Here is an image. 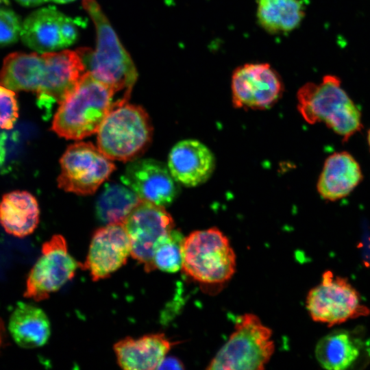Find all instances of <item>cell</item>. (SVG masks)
Segmentation results:
<instances>
[{
    "instance_id": "cell-1",
    "label": "cell",
    "mask_w": 370,
    "mask_h": 370,
    "mask_svg": "<svg viewBox=\"0 0 370 370\" xmlns=\"http://www.w3.org/2000/svg\"><path fill=\"white\" fill-rule=\"evenodd\" d=\"M82 5L97 32L95 51L88 48L77 51L86 71L111 89L114 95L121 93L123 99L127 102L138 77L134 62L96 0H83Z\"/></svg>"
},
{
    "instance_id": "cell-2",
    "label": "cell",
    "mask_w": 370,
    "mask_h": 370,
    "mask_svg": "<svg viewBox=\"0 0 370 370\" xmlns=\"http://www.w3.org/2000/svg\"><path fill=\"white\" fill-rule=\"evenodd\" d=\"M114 92L86 71L58 103L51 130L66 139L82 140L97 132L115 106Z\"/></svg>"
},
{
    "instance_id": "cell-3",
    "label": "cell",
    "mask_w": 370,
    "mask_h": 370,
    "mask_svg": "<svg viewBox=\"0 0 370 370\" xmlns=\"http://www.w3.org/2000/svg\"><path fill=\"white\" fill-rule=\"evenodd\" d=\"M297 99L298 111L307 123H325L343 142L362 129L360 111L336 75H326L319 83L305 84L298 90Z\"/></svg>"
},
{
    "instance_id": "cell-4",
    "label": "cell",
    "mask_w": 370,
    "mask_h": 370,
    "mask_svg": "<svg viewBox=\"0 0 370 370\" xmlns=\"http://www.w3.org/2000/svg\"><path fill=\"white\" fill-rule=\"evenodd\" d=\"M97 133V147L108 158L130 162L149 146L153 127L145 109L126 102L112 108Z\"/></svg>"
},
{
    "instance_id": "cell-5",
    "label": "cell",
    "mask_w": 370,
    "mask_h": 370,
    "mask_svg": "<svg viewBox=\"0 0 370 370\" xmlns=\"http://www.w3.org/2000/svg\"><path fill=\"white\" fill-rule=\"evenodd\" d=\"M236 258L228 238L218 228L196 230L184 237L182 267L194 280L222 284L236 271Z\"/></svg>"
},
{
    "instance_id": "cell-6",
    "label": "cell",
    "mask_w": 370,
    "mask_h": 370,
    "mask_svg": "<svg viewBox=\"0 0 370 370\" xmlns=\"http://www.w3.org/2000/svg\"><path fill=\"white\" fill-rule=\"evenodd\" d=\"M275 350L272 331L254 314L240 316L234 332L208 364L210 370H262Z\"/></svg>"
},
{
    "instance_id": "cell-7",
    "label": "cell",
    "mask_w": 370,
    "mask_h": 370,
    "mask_svg": "<svg viewBox=\"0 0 370 370\" xmlns=\"http://www.w3.org/2000/svg\"><path fill=\"white\" fill-rule=\"evenodd\" d=\"M306 306L312 320L328 326L370 314L348 280L331 271H325L320 283L310 290Z\"/></svg>"
},
{
    "instance_id": "cell-8",
    "label": "cell",
    "mask_w": 370,
    "mask_h": 370,
    "mask_svg": "<svg viewBox=\"0 0 370 370\" xmlns=\"http://www.w3.org/2000/svg\"><path fill=\"white\" fill-rule=\"evenodd\" d=\"M0 84L12 90L34 92L42 102L54 100L60 88L58 68L49 53L9 54L3 60Z\"/></svg>"
},
{
    "instance_id": "cell-9",
    "label": "cell",
    "mask_w": 370,
    "mask_h": 370,
    "mask_svg": "<svg viewBox=\"0 0 370 370\" xmlns=\"http://www.w3.org/2000/svg\"><path fill=\"white\" fill-rule=\"evenodd\" d=\"M60 164L58 187L79 195L93 194L116 169L98 147L86 142L69 146Z\"/></svg>"
},
{
    "instance_id": "cell-10",
    "label": "cell",
    "mask_w": 370,
    "mask_h": 370,
    "mask_svg": "<svg viewBox=\"0 0 370 370\" xmlns=\"http://www.w3.org/2000/svg\"><path fill=\"white\" fill-rule=\"evenodd\" d=\"M80 266L69 252L64 236L53 235L42 245L41 255L28 275L24 297L36 301L49 298L74 277Z\"/></svg>"
},
{
    "instance_id": "cell-11",
    "label": "cell",
    "mask_w": 370,
    "mask_h": 370,
    "mask_svg": "<svg viewBox=\"0 0 370 370\" xmlns=\"http://www.w3.org/2000/svg\"><path fill=\"white\" fill-rule=\"evenodd\" d=\"M123 225L130 238L132 257L143 264L145 271H154V249L175 229L171 214L163 206L141 200Z\"/></svg>"
},
{
    "instance_id": "cell-12",
    "label": "cell",
    "mask_w": 370,
    "mask_h": 370,
    "mask_svg": "<svg viewBox=\"0 0 370 370\" xmlns=\"http://www.w3.org/2000/svg\"><path fill=\"white\" fill-rule=\"evenodd\" d=\"M84 21L66 16L54 6L38 9L26 17L20 36L30 49L39 53L53 52L72 45Z\"/></svg>"
},
{
    "instance_id": "cell-13",
    "label": "cell",
    "mask_w": 370,
    "mask_h": 370,
    "mask_svg": "<svg viewBox=\"0 0 370 370\" xmlns=\"http://www.w3.org/2000/svg\"><path fill=\"white\" fill-rule=\"evenodd\" d=\"M231 88L234 107L264 110L278 101L283 84L269 64L247 63L234 71Z\"/></svg>"
},
{
    "instance_id": "cell-14",
    "label": "cell",
    "mask_w": 370,
    "mask_h": 370,
    "mask_svg": "<svg viewBox=\"0 0 370 370\" xmlns=\"http://www.w3.org/2000/svg\"><path fill=\"white\" fill-rule=\"evenodd\" d=\"M121 180L143 201L165 207L178 195V182L163 162L137 158L129 162Z\"/></svg>"
},
{
    "instance_id": "cell-15",
    "label": "cell",
    "mask_w": 370,
    "mask_h": 370,
    "mask_svg": "<svg viewBox=\"0 0 370 370\" xmlns=\"http://www.w3.org/2000/svg\"><path fill=\"white\" fill-rule=\"evenodd\" d=\"M131 255V245L123 223H108L93 234L83 269L93 281L110 276L123 267Z\"/></svg>"
},
{
    "instance_id": "cell-16",
    "label": "cell",
    "mask_w": 370,
    "mask_h": 370,
    "mask_svg": "<svg viewBox=\"0 0 370 370\" xmlns=\"http://www.w3.org/2000/svg\"><path fill=\"white\" fill-rule=\"evenodd\" d=\"M215 166L214 157L204 144L194 139L183 140L171 149L168 167L178 182L187 187L204 183Z\"/></svg>"
},
{
    "instance_id": "cell-17",
    "label": "cell",
    "mask_w": 370,
    "mask_h": 370,
    "mask_svg": "<svg viewBox=\"0 0 370 370\" xmlns=\"http://www.w3.org/2000/svg\"><path fill=\"white\" fill-rule=\"evenodd\" d=\"M175 343L162 333H153L124 338L114 345L113 349L122 369L151 370L157 369Z\"/></svg>"
},
{
    "instance_id": "cell-18",
    "label": "cell",
    "mask_w": 370,
    "mask_h": 370,
    "mask_svg": "<svg viewBox=\"0 0 370 370\" xmlns=\"http://www.w3.org/2000/svg\"><path fill=\"white\" fill-rule=\"evenodd\" d=\"M362 173L357 160L347 151L329 156L317 183L322 199L334 201L347 197L360 183Z\"/></svg>"
},
{
    "instance_id": "cell-19",
    "label": "cell",
    "mask_w": 370,
    "mask_h": 370,
    "mask_svg": "<svg viewBox=\"0 0 370 370\" xmlns=\"http://www.w3.org/2000/svg\"><path fill=\"white\" fill-rule=\"evenodd\" d=\"M365 341L355 332L338 330L317 343L315 357L319 365L329 370H345L354 367L365 353L370 354Z\"/></svg>"
},
{
    "instance_id": "cell-20",
    "label": "cell",
    "mask_w": 370,
    "mask_h": 370,
    "mask_svg": "<svg viewBox=\"0 0 370 370\" xmlns=\"http://www.w3.org/2000/svg\"><path fill=\"white\" fill-rule=\"evenodd\" d=\"M9 332L14 342L25 349L43 346L51 334V325L45 312L39 307L19 301L12 312Z\"/></svg>"
},
{
    "instance_id": "cell-21",
    "label": "cell",
    "mask_w": 370,
    "mask_h": 370,
    "mask_svg": "<svg viewBox=\"0 0 370 370\" xmlns=\"http://www.w3.org/2000/svg\"><path fill=\"white\" fill-rule=\"evenodd\" d=\"M36 199L29 192L15 190L4 195L0 202V223L5 231L16 237L32 234L39 223Z\"/></svg>"
},
{
    "instance_id": "cell-22",
    "label": "cell",
    "mask_w": 370,
    "mask_h": 370,
    "mask_svg": "<svg viewBox=\"0 0 370 370\" xmlns=\"http://www.w3.org/2000/svg\"><path fill=\"white\" fill-rule=\"evenodd\" d=\"M305 9L302 0H257L256 16L266 32L286 34L299 27Z\"/></svg>"
},
{
    "instance_id": "cell-23",
    "label": "cell",
    "mask_w": 370,
    "mask_h": 370,
    "mask_svg": "<svg viewBox=\"0 0 370 370\" xmlns=\"http://www.w3.org/2000/svg\"><path fill=\"white\" fill-rule=\"evenodd\" d=\"M140 201L138 195L125 184L108 183L97 199L96 216L106 224L123 223Z\"/></svg>"
},
{
    "instance_id": "cell-24",
    "label": "cell",
    "mask_w": 370,
    "mask_h": 370,
    "mask_svg": "<svg viewBox=\"0 0 370 370\" xmlns=\"http://www.w3.org/2000/svg\"><path fill=\"white\" fill-rule=\"evenodd\" d=\"M184 237L174 229L156 246L153 263L155 269L176 273L182 267V245Z\"/></svg>"
},
{
    "instance_id": "cell-25",
    "label": "cell",
    "mask_w": 370,
    "mask_h": 370,
    "mask_svg": "<svg viewBox=\"0 0 370 370\" xmlns=\"http://www.w3.org/2000/svg\"><path fill=\"white\" fill-rule=\"evenodd\" d=\"M18 117V107L15 92L0 86V129H12Z\"/></svg>"
},
{
    "instance_id": "cell-26",
    "label": "cell",
    "mask_w": 370,
    "mask_h": 370,
    "mask_svg": "<svg viewBox=\"0 0 370 370\" xmlns=\"http://www.w3.org/2000/svg\"><path fill=\"white\" fill-rule=\"evenodd\" d=\"M22 24L18 16L12 10L0 8V46L16 42Z\"/></svg>"
},
{
    "instance_id": "cell-27",
    "label": "cell",
    "mask_w": 370,
    "mask_h": 370,
    "mask_svg": "<svg viewBox=\"0 0 370 370\" xmlns=\"http://www.w3.org/2000/svg\"><path fill=\"white\" fill-rule=\"evenodd\" d=\"M184 368V364L177 358L165 356L157 369H183Z\"/></svg>"
},
{
    "instance_id": "cell-28",
    "label": "cell",
    "mask_w": 370,
    "mask_h": 370,
    "mask_svg": "<svg viewBox=\"0 0 370 370\" xmlns=\"http://www.w3.org/2000/svg\"><path fill=\"white\" fill-rule=\"evenodd\" d=\"M20 4L25 6H36L49 0H16Z\"/></svg>"
},
{
    "instance_id": "cell-29",
    "label": "cell",
    "mask_w": 370,
    "mask_h": 370,
    "mask_svg": "<svg viewBox=\"0 0 370 370\" xmlns=\"http://www.w3.org/2000/svg\"><path fill=\"white\" fill-rule=\"evenodd\" d=\"M4 334V325L2 319L0 318V346L2 343V340Z\"/></svg>"
},
{
    "instance_id": "cell-30",
    "label": "cell",
    "mask_w": 370,
    "mask_h": 370,
    "mask_svg": "<svg viewBox=\"0 0 370 370\" xmlns=\"http://www.w3.org/2000/svg\"><path fill=\"white\" fill-rule=\"evenodd\" d=\"M52 1L56 3H65L73 1L74 0H52Z\"/></svg>"
},
{
    "instance_id": "cell-31",
    "label": "cell",
    "mask_w": 370,
    "mask_h": 370,
    "mask_svg": "<svg viewBox=\"0 0 370 370\" xmlns=\"http://www.w3.org/2000/svg\"><path fill=\"white\" fill-rule=\"evenodd\" d=\"M367 141L370 149V129L367 132Z\"/></svg>"
},
{
    "instance_id": "cell-32",
    "label": "cell",
    "mask_w": 370,
    "mask_h": 370,
    "mask_svg": "<svg viewBox=\"0 0 370 370\" xmlns=\"http://www.w3.org/2000/svg\"><path fill=\"white\" fill-rule=\"evenodd\" d=\"M1 3H8V0H0V5Z\"/></svg>"
},
{
    "instance_id": "cell-33",
    "label": "cell",
    "mask_w": 370,
    "mask_h": 370,
    "mask_svg": "<svg viewBox=\"0 0 370 370\" xmlns=\"http://www.w3.org/2000/svg\"><path fill=\"white\" fill-rule=\"evenodd\" d=\"M1 149L0 147V165H1Z\"/></svg>"
}]
</instances>
